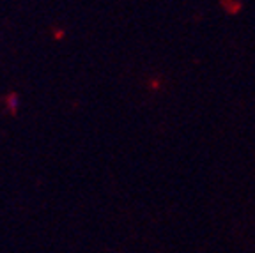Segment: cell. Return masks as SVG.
<instances>
[{
    "mask_svg": "<svg viewBox=\"0 0 255 253\" xmlns=\"http://www.w3.org/2000/svg\"><path fill=\"white\" fill-rule=\"evenodd\" d=\"M16 105H18V98H16V96H11V108H16Z\"/></svg>",
    "mask_w": 255,
    "mask_h": 253,
    "instance_id": "obj_1",
    "label": "cell"
}]
</instances>
